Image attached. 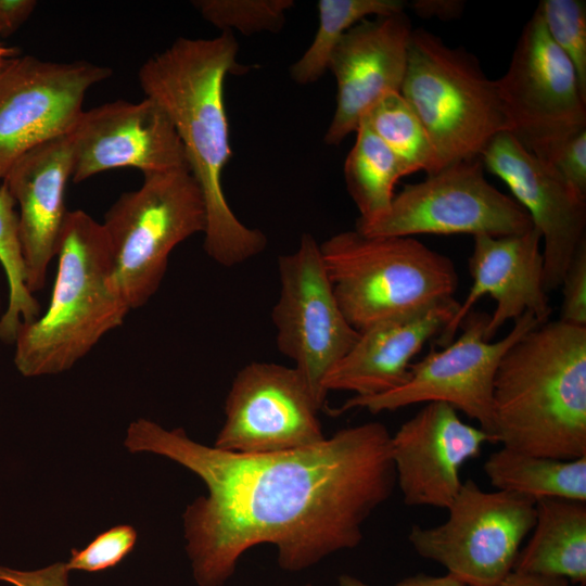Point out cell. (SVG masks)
<instances>
[{
    "label": "cell",
    "instance_id": "ffe728a7",
    "mask_svg": "<svg viewBox=\"0 0 586 586\" xmlns=\"http://www.w3.org/2000/svg\"><path fill=\"white\" fill-rule=\"evenodd\" d=\"M72 132L40 143L22 155L2 180L15 201L18 233L31 294L46 284L67 215L65 191L72 179Z\"/></svg>",
    "mask_w": 586,
    "mask_h": 586
},
{
    "label": "cell",
    "instance_id": "f1b7e54d",
    "mask_svg": "<svg viewBox=\"0 0 586 586\" xmlns=\"http://www.w3.org/2000/svg\"><path fill=\"white\" fill-rule=\"evenodd\" d=\"M536 9L549 37L573 64L586 94V2L542 0Z\"/></svg>",
    "mask_w": 586,
    "mask_h": 586
},
{
    "label": "cell",
    "instance_id": "d4e9b609",
    "mask_svg": "<svg viewBox=\"0 0 586 586\" xmlns=\"http://www.w3.org/2000/svg\"><path fill=\"white\" fill-rule=\"evenodd\" d=\"M402 0H319V25L313 42L290 67L298 85L317 81L329 68L334 48L348 29L370 16H385L405 11Z\"/></svg>",
    "mask_w": 586,
    "mask_h": 586
},
{
    "label": "cell",
    "instance_id": "d590c367",
    "mask_svg": "<svg viewBox=\"0 0 586 586\" xmlns=\"http://www.w3.org/2000/svg\"><path fill=\"white\" fill-rule=\"evenodd\" d=\"M416 14L422 17L455 18L460 15L463 1L458 0H416L410 4Z\"/></svg>",
    "mask_w": 586,
    "mask_h": 586
},
{
    "label": "cell",
    "instance_id": "603a6c76",
    "mask_svg": "<svg viewBox=\"0 0 586 586\" xmlns=\"http://www.w3.org/2000/svg\"><path fill=\"white\" fill-rule=\"evenodd\" d=\"M483 470L496 491L534 499L586 501V456L563 460L501 447L492 453Z\"/></svg>",
    "mask_w": 586,
    "mask_h": 586
},
{
    "label": "cell",
    "instance_id": "4316f807",
    "mask_svg": "<svg viewBox=\"0 0 586 586\" xmlns=\"http://www.w3.org/2000/svg\"><path fill=\"white\" fill-rule=\"evenodd\" d=\"M0 264L8 281V302L0 316V341L13 344L18 328L35 320L40 304L26 285V269L18 233V214L7 184L0 186Z\"/></svg>",
    "mask_w": 586,
    "mask_h": 586
},
{
    "label": "cell",
    "instance_id": "83f0119b",
    "mask_svg": "<svg viewBox=\"0 0 586 586\" xmlns=\"http://www.w3.org/2000/svg\"><path fill=\"white\" fill-rule=\"evenodd\" d=\"M192 3L212 25L246 36L278 33L284 25L285 13L294 5L293 0H198Z\"/></svg>",
    "mask_w": 586,
    "mask_h": 586
},
{
    "label": "cell",
    "instance_id": "6da1fadb",
    "mask_svg": "<svg viewBox=\"0 0 586 586\" xmlns=\"http://www.w3.org/2000/svg\"><path fill=\"white\" fill-rule=\"evenodd\" d=\"M125 446L164 456L204 482L207 495L183 513L199 586H222L240 558L263 544L277 547L288 572L357 547L362 525L396 485L391 434L380 422L342 429L305 448L242 454L141 418L129 425Z\"/></svg>",
    "mask_w": 586,
    "mask_h": 586
},
{
    "label": "cell",
    "instance_id": "2e32d148",
    "mask_svg": "<svg viewBox=\"0 0 586 586\" xmlns=\"http://www.w3.org/2000/svg\"><path fill=\"white\" fill-rule=\"evenodd\" d=\"M72 180L116 168L142 175L190 170L184 148L167 113L154 100H116L84 111L72 131Z\"/></svg>",
    "mask_w": 586,
    "mask_h": 586
},
{
    "label": "cell",
    "instance_id": "f35d334b",
    "mask_svg": "<svg viewBox=\"0 0 586 586\" xmlns=\"http://www.w3.org/2000/svg\"><path fill=\"white\" fill-rule=\"evenodd\" d=\"M2 308V301H1V295H0V310Z\"/></svg>",
    "mask_w": 586,
    "mask_h": 586
},
{
    "label": "cell",
    "instance_id": "484cf974",
    "mask_svg": "<svg viewBox=\"0 0 586 586\" xmlns=\"http://www.w3.org/2000/svg\"><path fill=\"white\" fill-rule=\"evenodd\" d=\"M361 120L393 152L405 176L419 171L432 175L441 170L425 128L400 92L381 98Z\"/></svg>",
    "mask_w": 586,
    "mask_h": 586
},
{
    "label": "cell",
    "instance_id": "7c38bea8",
    "mask_svg": "<svg viewBox=\"0 0 586 586\" xmlns=\"http://www.w3.org/2000/svg\"><path fill=\"white\" fill-rule=\"evenodd\" d=\"M280 294L271 319L280 353L294 361L315 402L322 408L323 381L356 343L359 331L342 313L320 246L304 233L298 247L278 258Z\"/></svg>",
    "mask_w": 586,
    "mask_h": 586
},
{
    "label": "cell",
    "instance_id": "8d00e7d4",
    "mask_svg": "<svg viewBox=\"0 0 586 586\" xmlns=\"http://www.w3.org/2000/svg\"><path fill=\"white\" fill-rule=\"evenodd\" d=\"M500 586H570V584L563 577L512 571Z\"/></svg>",
    "mask_w": 586,
    "mask_h": 586
},
{
    "label": "cell",
    "instance_id": "74e56055",
    "mask_svg": "<svg viewBox=\"0 0 586 586\" xmlns=\"http://www.w3.org/2000/svg\"><path fill=\"white\" fill-rule=\"evenodd\" d=\"M15 50L10 48H4L0 46V67L2 63L5 61L4 58L9 55H14Z\"/></svg>",
    "mask_w": 586,
    "mask_h": 586
},
{
    "label": "cell",
    "instance_id": "9c48e42d",
    "mask_svg": "<svg viewBox=\"0 0 586 586\" xmlns=\"http://www.w3.org/2000/svg\"><path fill=\"white\" fill-rule=\"evenodd\" d=\"M489 315L471 310L461 324V334L443 349H431L411 364L405 384L374 396H353L337 410L365 408L372 413L393 411L415 404L442 402L479 422L493 435V384L506 352L527 332L539 326L530 313L514 320L502 339H485Z\"/></svg>",
    "mask_w": 586,
    "mask_h": 586
},
{
    "label": "cell",
    "instance_id": "5b68a950",
    "mask_svg": "<svg viewBox=\"0 0 586 586\" xmlns=\"http://www.w3.org/2000/svg\"><path fill=\"white\" fill-rule=\"evenodd\" d=\"M319 246L337 304L357 331L454 298L458 286L453 260L413 237L354 229Z\"/></svg>",
    "mask_w": 586,
    "mask_h": 586
},
{
    "label": "cell",
    "instance_id": "8fae6325",
    "mask_svg": "<svg viewBox=\"0 0 586 586\" xmlns=\"http://www.w3.org/2000/svg\"><path fill=\"white\" fill-rule=\"evenodd\" d=\"M495 82L508 132L539 160L586 129V94L537 9L522 29L506 74Z\"/></svg>",
    "mask_w": 586,
    "mask_h": 586
},
{
    "label": "cell",
    "instance_id": "cb8c5ba5",
    "mask_svg": "<svg viewBox=\"0 0 586 586\" xmlns=\"http://www.w3.org/2000/svg\"><path fill=\"white\" fill-rule=\"evenodd\" d=\"M403 168L384 142L360 122L344 163L346 189L359 211L358 222L381 217L391 206Z\"/></svg>",
    "mask_w": 586,
    "mask_h": 586
},
{
    "label": "cell",
    "instance_id": "ac0fdd59",
    "mask_svg": "<svg viewBox=\"0 0 586 586\" xmlns=\"http://www.w3.org/2000/svg\"><path fill=\"white\" fill-rule=\"evenodd\" d=\"M412 30L404 11L362 20L342 37L328 68L336 80L335 111L324 135L328 145L356 132L381 98L400 92Z\"/></svg>",
    "mask_w": 586,
    "mask_h": 586
},
{
    "label": "cell",
    "instance_id": "4dcf8cb0",
    "mask_svg": "<svg viewBox=\"0 0 586 586\" xmlns=\"http://www.w3.org/2000/svg\"><path fill=\"white\" fill-rule=\"evenodd\" d=\"M560 286L562 303L558 320L586 328V240L576 250Z\"/></svg>",
    "mask_w": 586,
    "mask_h": 586
},
{
    "label": "cell",
    "instance_id": "3957f363",
    "mask_svg": "<svg viewBox=\"0 0 586 586\" xmlns=\"http://www.w3.org/2000/svg\"><path fill=\"white\" fill-rule=\"evenodd\" d=\"M493 435L534 456H586V328L547 321L506 352L493 384Z\"/></svg>",
    "mask_w": 586,
    "mask_h": 586
},
{
    "label": "cell",
    "instance_id": "f546056e",
    "mask_svg": "<svg viewBox=\"0 0 586 586\" xmlns=\"http://www.w3.org/2000/svg\"><path fill=\"white\" fill-rule=\"evenodd\" d=\"M136 530L117 525L99 534L84 549H72L66 568L85 572H99L118 564L135 547Z\"/></svg>",
    "mask_w": 586,
    "mask_h": 586
},
{
    "label": "cell",
    "instance_id": "ba28073f",
    "mask_svg": "<svg viewBox=\"0 0 586 586\" xmlns=\"http://www.w3.org/2000/svg\"><path fill=\"white\" fill-rule=\"evenodd\" d=\"M535 500L462 482L440 525H412L408 540L422 558L443 565L467 586H500L536 520Z\"/></svg>",
    "mask_w": 586,
    "mask_h": 586
},
{
    "label": "cell",
    "instance_id": "836d02e7",
    "mask_svg": "<svg viewBox=\"0 0 586 586\" xmlns=\"http://www.w3.org/2000/svg\"><path fill=\"white\" fill-rule=\"evenodd\" d=\"M36 7L35 0H0V35L8 36L17 30Z\"/></svg>",
    "mask_w": 586,
    "mask_h": 586
},
{
    "label": "cell",
    "instance_id": "30bf717a",
    "mask_svg": "<svg viewBox=\"0 0 586 586\" xmlns=\"http://www.w3.org/2000/svg\"><path fill=\"white\" fill-rule=\"evenodd\" d=\"M480 157L450 164L426 179L406 184L390 208L369 222L356 221L367 235L487 234L506 237L533 227L526 211L484 176Z\"/></svg>",
    "mask_w": 586,
    "mask_h": 586
},
{
    "label": "cell",
    "instance_id": "1f68e13d",
    "mask_svg": "<svg viewBox=\"0 0 586 586\" xmlns=\"http://www.w3.org/2000/svg\"><path fill=\"white\" fill-rule=\"evenodd\" d=\"M544 162L586 198V129L560 142Z\"/></svg>",
    "mask_w": 586,
    "mask_h": 586
},
{
    "label": "cell",
    "instance_id": "d6a6232c",
    "mask_svg": "<svg viewBox=\"0 0 586 586\" xmlns=\"http://www.w3.org/2000/svg\"><path fill=\"white\" fill-rule=\"evenodd\" d=\"M68 574L69 570L63 562L31 571L0 565V582L13 586H69Z\"/></svg>",
    "mask_w": 586,
    "mask_h": 586
},
{
    "label": "cell",
    "instance_id": "5bb4252c",
    "mask_svg": "<svg viewBox=\"0 0 586 586\" xmlns=\"http://www.w3.org/2000/svg\"><path fill=\"white\" fill-rule=\"evenodd\" d=\"M320 409L294 367L250 362L231 383L214 447L269 454L318 444L326 438Z\"/></svg>",
    "mask_w": 586,
    "mask_h": 586
},
{
    "label": "cell",
    "instance_id": "ab89813d",
    "mask_svg": "<svg viewBox=\"0 0 586 586\" xmlns=\"http://www.w3.org/2000/svg\"><path fill=\"white\" fill-rule=\"evenodd\" d=\"M301 586H314V585H311V584H305V585H301Z\"/></svg>",
    "mask_w": 586,
    "mask_h": 586
},
{
    "label": "cell",
    "instance_id": "7a4b0ae2",
    "mask_svg": "<svg viewBox=\"0 0 586 586\" xmlns=\"http://www.w3.org/2000/svg\"><path fill=\"white\" fill-rule=\"evenodd\" d=\"M237 53L231 31L214 38L180 37L146 60L138 73L143 93L164 109L184 148L205 204L203 247L224 267L240 265L267 246L260 230L234 215L222 187L224 169L232 156L225 79L239 67Z\"/></svg>",
    "mask_w": 586,
    "mask_h": 586
},
{
    "label": "cell",
    "instance_id": "e0dca14e",
    "mask_svg": "<svg viewBox=\"0 0 586 586\" xmlns=\"http://www.w3.org/2000/svg\"><path fill=\"white\" fill-rule=\"evenodd\" d=\"M494 438L463 422L442 402L426 403L391 435V457L405 505L447 509L462 482L463 464Z\"/></svg>",
    "mask_w": 586,
    "mask_h": 586
},
{
    "label": "cell",
    "instance_id": "e575fe53",
    "mask_svg": "<svg viewBox=\"0 0 586 586\" xmlns=\"http://www.w3.org/2000/svg\"><path fill=\"white\" fill-rule=\"evenodd\" d=\"M337 586H373L349 574H342L337 578ZM394 586H467L461 581L450 574L444 576H432L426 574H417L406 577Z\"/></svg>",
    "mask_w": 586,
    "mask_h": 586
},
{
    "label": "cell",
    "instance_id": "4fadbf2b",
    "mask_svg": "<svg viewBox=\"0 0 586 586\" xmlns=\"http://www.w3.org/2000/svg\"><path fill=\"white\" fill-rule=\"evenodd\" d=\"M111 75L109 67L86 61L5 60L0 67V180L33 148L71 133L88 90Z\"/></svg>",
    "mask_w": 586,
    "mask_h": 586
},
{
    "label": "cell",
    "instance_id": "d6986e66",
    "mask_svg": "<svg viewBox=\"0 0 586 586\" xmlns=\"http://www.w3.org/2000/svg\"><path fill=\"white\" fill-rule=\"evenodd\" d=\"M473 239L469 259L472 285L454 318L440 333L437 343L445 346L454 340L467 315L484 295L496 301L485 327L487 341H492L507 321H514L524 313L532 314L540 324L549 321L552 309L544 286L540 233L532 227L520 234H477Z\"/></svg>",
    "mask_w": 586,
    "mask_h": 586
},
{
    "label": "cell",
    "instance_id": "7402d4cb",
    "mask_svg": "<svg viewBox=\"0 0 586 586\" xmlns=\"http://www.w3.org/2000/svg\"><path fill=\"white\" fill-rule=\"evenodd\" d=\"M533 534L512 571L586 583V501L542 498Z\"/></svg>",
    "mask_w": 586,
    "mask_h": 586
},
{
    "label": "cell",
    "instance_id": "52a82bcc",
    "mask_svg": "<svg viewBox=\"0 0 586 586\" xmlns=\"http://www.w3.org/2000/svg\"><path fill=\"white\" fill-rule=\"evenodd\" d=\"M101 225L114 278L132 310L155 295L174 249L204 233L206 211L190 170L148 174L138 189L119 195Z\"/></svg>",
    "mask_w": 586,
    "mask_h": 586
},
{
    "label": "cell",
    "instance_id": "9a60e30c",
    "mask_svg": "<svg viewBox=\"0 0 586 586\" xmlns=\"http://www.w3.org/2000/svg\"><path fill=\"white\" fill-rule=\"evenodd\" d=\"M480 158L485 169L506 183L542 235L546 292L560 288L586 240V198L508 131L496 135Z\"/></svg>",
    "mask_w": 586,
    "mask_h": 586
},
{
    "label": "cell",
    "instance_id": "277c9868",
    "mask_svg": "<svg viewBox=\"0 0 586 586\" xmlns=\"http://www.w3.org/2000/svg\"><path fill=\"white\" fill-rule=\"evenodd\" d=\"M56 257L47 309L22 324L13 343L14 365L27 378L69 370L131 310L114 278L103 227L85 211L67 212Z\"/></svg>",
    "mask_w": 586,
    "mask_h": 586
},
{
    "label": "cell",
    "instance_id": "8992f818",
    "mask_svg": "<svg viewBox=\"0 0 586 586\" xmlns=\"http://www.w3.org/2000/svg\"><path fill=\"white\" fill-rule=\"evenodd\" d=\"M400 94L425 128L441 169L480 157L496 135L508 131L495 80L471 53L425 29L412 30Z\"/></svg>",
    "mask_w": 586,
    "mask_h": 586
},
{
    "label": "cell",
    "instance_id": "44dd1931",
    "mask_svg": "<svg viewBox=\"0 0 586 586\" xmlns=\"http://www.w3.org/2000/svg\"><path fill=\"white\" fill-rule=\"evenodd\" d=\"M459 302H438L380 320L364 330L349 352L328 373L323 388L374 396L395 390L409 378L412 358L425 342L444 330Z\"/></svg>",
    "mask_w": 586,
    "mask_h": 586
}]
</instances>
